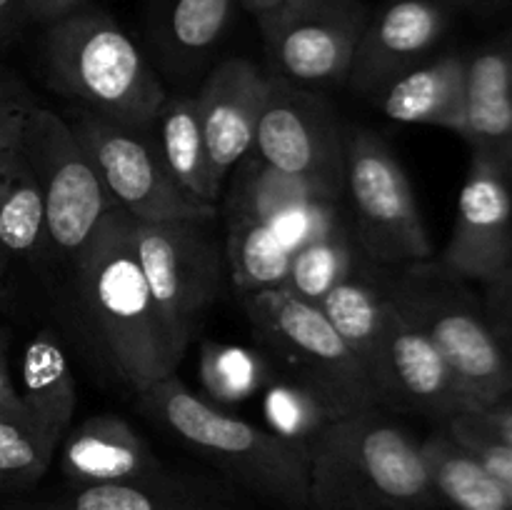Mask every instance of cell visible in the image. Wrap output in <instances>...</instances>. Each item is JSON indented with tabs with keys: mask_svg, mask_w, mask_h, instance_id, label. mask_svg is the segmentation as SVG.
<instances>
[{
	"mask_svg": "<svg viewBox=\"0 0 512 510\" xmlns=\"http://www.w3.org/2000/svg\"><path fill=\"white\" fill-rule=\"evenodd\" d=\"M133 218L115 205L65 268L63 308L90 360L133 395L178 373L175 355L130 243Z\"/></svg>",
	"mask_w": 512,
	"mask_h": 510,
	"instance_id": "1",
	"label": "cell"
},
{
	"mask_svg": "<svg viewBox=\"0 0 512 510\" xmlns=\"http://www.w3.org/2000/svg\"><path fill=\"white\" fill-rule=\"evenodd\" d=\"M310 510H440L420 440L380 410H353L308 455Z\"/></svg>",
	"mask_w": 512,
	"mask_h": 510,
	"instance_id": "2",
	"label": "cell"
},
{
	"mask_svg": "<svg viewBox=\"0 0 512 510\" xmlns=\"http://www.w3.org/2000/svg\"><path fill=\"white\" fill-rule=\"evenodd\" d=\"M135 398L140 413L235 485L280 510H310L308 455L288 440L210 403L190 390L178 373Z\"/></svg>",
	"mask_w": 512,
	"mask_h": 510,
	"instance_id": "3",
	"label": "cell"
},
{
	"mask_svg": "<svg viewBox=\"0 0 512 510\" xmlns=\"http://www.w3.org/2000/svg\"><path fill=\"white\" fill-rule=\"evenodd\" d=\"M43 73L45 83L78 108L130 128H150L168 98L123 25L93 5L45 25Z\"/></svg>",
	"mask_w": 512,
	"mask_h": 510,
	"instance_id": "4",
	"label": "cell"
},
{
	"mask_svg": "<svg viewBox=\"0 0 512 510\" xmlns=\"http://www.w3.org/2000/svg\"><path fill=\"white\" fill-rule=\"evenodd\" d=\"M385 270L390 303L433 340L475 410L512 393V363L490 325L483 295L468 280L448 273L435 258Z\"/></svg>",
	"mask_w": 512,
	"mask_h": 510,
	"instance_id": "5",
	"label": "cell"
},
{
	"mask_svg": "<svg viewBox=\"0 0 512 510\" xmlns=\"http://www.w3.org/2000/svg\"><path fill=\"white\" fill-rule=\"evenodd\" d=\"M240 303L258 343L340 415L380 405L368 368L335 333L320 305L285 288L240 293Z\"/></svg>",
	"mask_w": 512,
	"mask_h": 510,
	"instance_id": "6",
	"label": "cell"
},
{
	"mask_svg": "<svg viewBox=\"0 0 512 510\" xmlns=\"http://www.w3.org/2000/svg\"><path fill=\"white\" fill-rule=\"evenodd\" d=\"M213 220H165L130 228L135 258L145 275L160 323L183 360L223 280L225 250Z\"/></svg>",
	"mask_w": 512,
	"mask_h": 510,
	"instance_id": "7",
	"label": "cell"
},
{
	"mask_svg": "<svg viewBox=\"0 0 512 510\" xmlns=\"http://www.w3.org/2000/svg\"><path fill=\"white\" fill-rule=\"evenodd\" d=\"M345 195L355 220V240L378 268H403L433 258L418 198L398 155L368 128L345 138Z\"/></svg>",
	"mask_w": 512,
	"mask_h": 510,
	"instance_id": "8",
	"label": "cell"
},
{
	"mask_svg": "<svg viewBox=\"0 0 512 510\" xmlns=\"http://www.w3.org/2000/svg\"><path fill=\"white\" fill-rule=\"evenodd\" d=\"M23 150L43 193L50 263L68 268L115 203L65 115L38 105L25 125Z\"/></svg>",
	"mask_w": 512,
	"mask_h": 510,
	"instance_id": "9",
	"label": "cell"
},
{
	"mask_svg": "<svg viewBox=\"0 0 512 510\" xmlns=\"http://www.w3.org/2000/svg\"><path fill=\"white\" fill-rule=\"evenodd\" d=\"M110 198L135 223L215 220L218 205L190 198L163 165L150 128H130L85 108L65 115Z\"/></svg>",
	"mask_w": 512,
	"mask_h": 510,
	"instance_id": "10",
	"label": "cell"
},
{
	"mask_svg": "<svg viewBox=\"0 0 512 510\" xmlns=\"http://www.w3.org/2000/svg\"><path fill=\"white\" fill-rule=\"evenodd\" d=\"M368 15L363 0H280L260 10L270 73L313 90L348 83Z\"/></svg>",
	"mask_w": 512,
	"mask_h": 510,
	"instance_id": "11",
	"label": "cell"
},
{
	"mask_svg": "<svg viewBox=\"0 0 512 510\" xmlns=\"http://www.w3.org/2000/svg\"><path fill=\"white\" fill-rule=\"evenodd\" d=\"M345 138L348 130L325 95L270 73L253 145L263 163L340 200L345 195Z\"/></svg>",
	"mask_w": 512,
	"mask_h": 510,
	"instance_id": "12",
	"label": "cell"
},
{
	"mask_svg": "<svg viewBox=\"0 0 512 510\" xmlns=\"http://www.w3.org/2000/svg\"><path fill=\"white\" fill-rule=\"evenodd\" d=\"M368 373L380 405L425 415L443 425L475 410L443 353L393 303Z\"/></svg>",
	"mask_w": 512,
	"mask_h": 510,
	"instance_id": "13",
	"label": "cell"
},
{
	"mask_svg": "<svg viewBox=\"0 0 512 510\" xmlns=\"http://www.w3.org/2000/svg\"><path fill=\"white\" fill-rule=\"evenodd\" d=\"M435 260L448 273L480 285L512 268V193L493 155L470 158L453 233Z\"/></svg>",
	"mask_w": 512,
	"mask_h": 510,
	"instance_id": "14",
	"label": "cell"
},
{
	"mask_svg": "<svg viewBox=\"0 0 512 510\" xmlns=\"http://www.w3.org/2000/svg\"><path fill=\"white\" fill-rule=\"evenodd\" d=\"M445 30L448 5L440 0H385L370 8L348 85L360 98H375L398 75L428 60Z\"/></svg>",
	"mask_w": 512,
	"mask_h": 510,
	"instance_id": "15",
	"label": "cell"
},
{
	"mask_svg": "<svg viewBox=\"0 0 512 510\" xmlns=\"http://www.w3.org/2000/svg\"><path fill=\"white\" fill-rule=\"evenodd\" d=\"M270 73L248 58H225L205 75L195 93L210 165L220 183L253 153Z\"/></svg>",
	"mask_w": 512,
	"mask_h": 510,
	"instance_id": "16",
	"label": "cell"
},
{
	"mask_svg": "<svg viewBox=\"0 0 512 510\" xmlns=\"http://www.w3.org/2000/svg\"><path fill=\"white\" fill-rule=\"evenodd\" d=\"M60 473L68 485H108L143 480L168 465L150 450L138 430L113 413H95L80 420L60 440Z\"/></svg>",
	"mask_w": 512,
	"mask_h": 510,
	"instance_id": "17",
	"label": "cell"
},
{
	"mask_svg": "<svg viewBox=\"0 0 512 510\" xmlns=\"http://www.w3.org/2000/svg\"><path fill=\"white\" fill-rule=\"evenodd\" d=\"M240 0H148L145 33L160 68L188 80L223 45Z\"/></svg>",
	"mask_w": 512,
	"mask_h": 510,
	"instance_id": "18",
	"label": "cell"
},
{
	"mask_svg": "<svg viewBox=\"0 0 512 510\" xmlns=\"http://www.w3.org/2000/svg\"><path fill=\"white\" fill-rule=\"evenodd\" d=\"M15 385L23 400L28 428L55 455L60 440L73 428L78 408L73 365L58 330L40 328L30 335L20 353Z\"/></svg>",
	"mask_w": 512,
	"mask_h": 510,
	"instance_id": "19",
	"label": "cell"
},
{
	"mask_svg": "<svg viewBox=\"0 0 512 510\" xmlns=\"http://www.w3.org/2000/svg\"><path fill=\"white\" fill-rule=\"evenodd\" d=\"M48 510H243L225 485L165 468L143 480L108 485H70Z\"/></svg>",
	"mask_w": 512,
	"mask_h": 510,
	"instance_id": "20",
	"label": "cell"
},
{
	"mask_svg": "<svg viewBox=\"0 0 512 510\" xmlns=\"http://www.w3.org/2000/svg\"><path fill=\"white\" fill-rule=\"evenodd\" d=\"M373 100L395 123L435 125L458 135L465 113V55L443 53L423 60Z\"/></svg>",
	"mask_w": 512,
	"mask_h": 510,
	"instance_id": "21",
	"label": "cell"
},
{
	"mask_svg": "<svg viewBox=\"0 0 512 510\" xmlns=\"http://www.w3.org/2000/svg\"><path fill=\"white\" fill-rule=\"evenodd\" d=\"M458 135L473 153L493 158L512 138V35L465 55V113Z\"/></svg>",
	"mask_w": 512,
	"mask_h": 510,
	"instance_id": "22",
	"label": "cell"
},
{
	"mask_svg": "<svg viewBox=\"0 0 512 510\" xmlns=\"http://www.w3.org/2000/svg\"><path fill=\"white\" fill-rule=\"evenodd\" d=\"M150 133H153L155 148H158L170 178L190 198L218 205L220 195H223V183L215 178L213 165H210L208 143H205L195 95L168 93L150 125Z\"/></svg>",
	"mask_w": 512,
	"mask_h": 510,
	"instance_id": "23",
	"label": "cell"
},
{
	"mask_svg": "<svg viewBox=\"0 0 512 510\" xmlns=\"http://www.w3.org/2000/svg\"><path fill=\"white\" fill-rule=\"evenodd\" d=\"M0 245L10 260L50 263L43 193L23 148L0 155Z\"/></svg>",
	"mask_w": 512,
	"mask_h": 510,
	"instance_id": "24",
	"label": "cell"
},
{
	"mask_svg": "<svg viewBox=\"0 0 512 510\" xmlns=\"http://www.w3.org/2000/svg\"><path fill=\"white\" fill-rule=\"evenodd\" d=\"M443 508L512 510V495L498 478L445 428L420 440Z\"/></svg>",
	"mask_w": 512,
	"mask_h": 510,
	"instance_id": "25",
	"label": "cell"
},
{
	"mask_svg": "<svg viewBox=\"0 0 512 510\" xmlns=\"http://www.w3.org/2000/svg\"><path fill=\"white\" fill-rule=\"evenodd\" d=\"M378 270L380 268H375L373 273V270L358 268L318 303L335 333L363 360L365 368H368L370 358L378 348V340L383 335L385 320L390 313L385 278Z\"/></svg>",
	"mask_w": 512,
	"mask_h": 510,
	"instance_id": "26",
	"label": "cell"
},
{
	"mask_svg": "<svg viewBox=\"0 0 512 510\" xmlns=\"http://www.w3.org/2000/svg\"><path fill=\"white\" fill-rule=\"evenodd\" d=\"M223 250L238 295L283 288L288 280L293 253L280 243L268 223L225 215Z\"/></svg>",
	"mask_w": 512,
	"mask_h": 510,
	"instance_id": "27",
	"label": "cell"
},
{
	"mask_svg": "<svg viewBox=\"0 0 512 510\" xmlns=\"http://www.w3.org/2000/svg\"><path fill=\"white\" fill-rule=\"evenodd\" d=\"M230 175L233 180H230L228 200H225V215L273 223L275 218L313 198L335 200L305 180L270 168L255 153H250Z\"/></svg>",
	"mask_w": 512,
	"mask_h": 510,
	"instance_id": "28",
	"label": "cell"
},
{
	"mask_svg": "<svg viewBox=\"0 0 512 510\" xmlns=\"http://www.w3.org/2000/svg\"><path fill=\"white\" fill-rule=\"evenodd\" d=\"M363 263H368V258L360 250L353 230H348V225L343 223L323 238L295 250L283 288L318 305L335 285L363 268Z\"/></svg>",
	"mask_w": 512,
	"mask_h": 510,
	"instance_id": "29",
	"label": "cell"
},
{
	"mask_svg": "<svg viewBox=\"0 0 512 510\" xmlns=\"http://www.w3.org/2000/svg\"><path fill=\"white\" fill-rule=\"evenodd\" d=\"M263 413L270 433L288 440L305 455L323 430L340 418L338 410L298 380H270L263 388Z\"/></svg>",
	"mask_w": 512,
	"mask_h": 510,
	"instance_id": "30",
	"label": "cell"
},
{
	"mask_svg": "<svg viewBox=\"0 0 512 510\" xmlns=\"http://www.w3.org/2000/svg\"><path fill=\"white\" fill-rule=\"evenodd\" d=\"M200 383L210 403L235 405L253 398L273 380L260 350L228 343H205L198 363Z\"/></svg>",
	"mask_w": 512,
	"mask_h": 510,
	"instance_id": "31",
	"label": "cell"
},
{
	"mask_svg": "<svg viewBox=\"0 0 512 510\" xmlns=\"http://www.w3.org/2000/svg\"><path fill=\"white\" fill-rule=\"evenodd\" d=\"M55 455L18 420L0 418V495L20 493L43 480Z\"/></svg>",
	"mask_w": 512,
	"mask_h": 510,
	"instance_id": "32",
	"label": "cell"
},
{
	"mask_svg": "<svg viewBox=\"0 0 512 510\" xmlns=\"http://www.w3.org/2000/svg\"><path fill=\"white\" fill-rule=\"evenodd\" d=\"M443 428L448 430L458 443H463L512 495V448H508L500 438H495V435L475 418L473 410L458 415V418H453L450 423H445Z\"/></svg>",
	"mask_w": 512,
	"mask_h": 510,
	"instance_id": "33",
	"label": "cell"
},
{
	"mask_svg": "<svg viewBox=\"0 0 512 510\" xmlns=\"http://www.w3.org/2000/svg\"><path fill=\"white\" fill-rule=\"evenodd\" d=\"M38 105L33 90L13 70L0 68V155L23 148L25 125Z\"/></svg>",
	"mask_w": 512,
	"mask_h": 510,
	"instance_id": "34",
	"label": "cell"
},
{
	"mask_svg": "<svg viewBox=\"0 0 512 510\" xmlns=\"http://www.w3.org/2000/svg\"><path fill=\"white\" fill-rule=\"evenodd\" d=\"M483 303L490 325L512 363V268L483 285Z\"/></svg>",
	"mask_w": 512,
	"mask_h": 510,
	"instance_id": "35",
	"label": "cell"
},
{
	"mask_svg": "<svg viewBox=\"0 0 512 510\" xmlns=\"http://www.w3.org/2000/svg\"><path fill=\"white\" fill-rule=\"evenodd\" d=\"M0 415L28 425L23 400L10 370V330L0 325Z\"/></svg>",
	"mask_w": 512,
	"mask_h": 510,
	"instance_id": "36",
	"label": "cell"
},
{
	"mask_svg": "<svg viewBox=\"0 0 512 510\" xmlns=\"http://www.w3.org/2000/svg\"><path fill=\"white\" fill-rule=\"evenodd\" d=\"M473 413L495 438H500L508 448H512V393L500 398L498 403L488 405V408L473 410Z\"/></svg>",
	"mask_w": 512,
	"mask_h": 510,
	"instance_id": "37",
	"label": "cell"
},
{
	"mask_svg": "<svg viewBox=\"0 0 512 510\" xmlns=\"http://www.w3.org/2000/svg\"><path fill=\"white\" fill-rule=\"evenodd\" d=\"M85 3L88 0H23L25 20H28V25H50L73 13V10L83 8Z\"/></svg>",
	"mask_w": 512,
	"mask_h": 510,
	"instance_id": "38",
	"label": "cell"
},
{
	"mask_svg": "<svg viewBox=\"0 0 512 510\" xmlns=\"http://www.w3.org/2000/svg\"><path fill=\"white\" fill-rule=\"evenodd\" d=\"M23 25H28L23 0H0V50L20 33Z\"/></svg>",
	"mask_w": 512,
	"mask_h": 510,
	"instance_id": "39",
	"label": "cell"
},
{
	"mask_svg": "<svg viewBox=\"0 0 512 510\" xmlns=\"http://www.w3.org/2000/svg\"><path fill=\"white\" fill-rule=\"evenodd\" d=\"M498 163H500V168H503V175H505V180H508L510 193H512V138L508 140V145H505V148L500 150Z\"/></svg>",
	"mask_w": 512,
	"mask_h": 510,
	"instance_id": "40",
	"label": "cell"
},
{
	"mask_svg": "<svg viewBox=\"0 0 512 510\" xmlns=\"http://www.w3.org/2000/svg\"><path fill=\"white\" fill-rule=\"evenodd\" d=\"M275 3H280V0H240V5H243L245 10H250V13H260V10H268L273 8Z\"/></svg>",
	"mask_w": 512,
	"mask_h": 510,
	"instance_id": "41",
	"label": "cell"
},
{
	"mask_svg": "<svg viewBox=\"0 0 512 510\" xmlns=\"http://www.w3.org/2000/svg\"><path fill=\"white\" fill-rule=\"evenodd\" d=\"M8 268H10V258H8V253L3 250V245H0V285H3L5 275H8Z\"/></svg>",
	"mask_w": 512,
	"mask_h": 510,
	"instance_id": "42",
	"label": "cell"
},
{
	"mask_svg": "<svg viewBox=\"0 0 512 510\" xmlns=\"http://www.w3.org/2000/svg\"><path fill=\"white\" fill-rule=\"evenodd\" d=\"M10 510H48V508L40 503V505H20V508H10Z\"/></svg>",
	"mask_w": 512,
	"mask_h": 510,
	"instance_id": "43",
	"label": "cell"
},
{
	"mask_svg": "<svg viewBox=\"0 0 512 510\" xmlns=\"http://www.w3.org/2000/svg\"><path fill=\"white\" fill-rule=\"evenodd\" d=\"M440 3H445V5H448V3H453V0H440Z\"/></svg>",
	"mask_w": 512,
	"mask_h": 510,
	"instance_id": "44",
	"label": "cell"
},
{
	"mask_svg": "<svg viewBox=\"0 0 512 510\" xmlns=\"http://www.w3.org/2000/svg\"><path fill=\"white\" fill-rule=\"evenodd\" d=\"M0 418H5V415H0ZM8 420H10V418H8Z\"/></svg>",
	"mask_w": 512,
	"mask_h": 510,
	"instance_id": "45",
	"label": "cell"
}]
</instances>
